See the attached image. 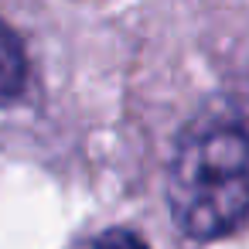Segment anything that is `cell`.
Wrapping results in <instances>:
<instances>
[{"label": "cell", "instance_id": "1", "mask_svg": "<svg viewBox=\"0 0 249 249\" xmlns=\"http://www.w3.org/2000/svg\"><path fill=\"white\" fill-rule=\"evenodd\" d=\"M167 205L191 239H222L249 218V133L235 120H198L178 140Z\"/></svg>", "mask_w": 249, "mask_h": 249}, {"label": "cell", "instance_id": "2", "mask_svg": "<svg viewBox=\"0 0 249 249\" xmlns=\"http://www.w3.org/2000/svg\"><path fill=\"white\" fill-rule=\"evenodd\" d=\"M24 75H28V69H24V52H21L14 31L0 21V103H11V99L21 96Z\"/></svg>", "mask_w": 249, "mask_h": 249}, {"label": "cell", "instance_id": "3", "mask_svg": "<svg viewBox=\"0 0 249 249\" xmlns=\"http://www.w3.org/2000/svg\"><path fill=\"white\" fill-rule=\"evenodd\" d=\"M92 249H150V246L137 232H130V229H109V232H103L96 239Z\"/></svg>", "mask_w": 249, "mask_h": 249}]
</instances>
